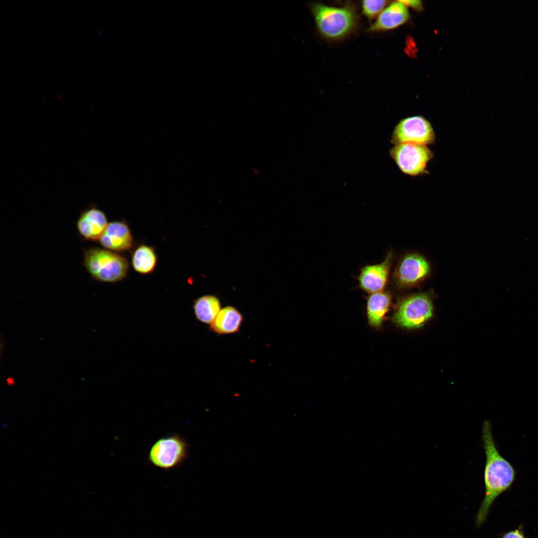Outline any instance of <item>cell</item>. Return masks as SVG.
I'll return each instance as SVG.
<instances>
[{
	"mask_svg": "<svg viewBox=\"0 0 538 538\" xmlns=\"http://www.w3.org/2000/svg\"><path fill=\"white\" fill-rule=\"evenodd\" d=\"M482 441L486 456L483 472L485 492L475 519L478 527L485 521L496 499L511 487L517 476L514 466L500 454L493 437L491 424L487 419L483 423Z\"/></svg>",
	"mask_w": 538,
	"mask_h": 538,
	"instance_id": "obj_1",
	"label": "cell"
},
{
	"mask_svg": "<svg viewBox=\"0 0 538 538\" xmlns=\"http://www.w3.org/2000/svg\"><path fill=\"white\" fill-rule=\"evenodd\" d=\"M310 8L318 32L326 39H342L357 28L358 16L351 5L336 7L318 2Z\"/></svg>",
	"mask_w": 538,
	"mask_h": 538,
	"instance_id": "obj_2",
	"label": "cell"
},
{
	"mask_svg": "<svg viewBox=\"0 0 538 538\" xmlns=\"http://www.w3.org/2000/svg\"><path fill=\"white\" fill-rule=\"evenodd\" d=\"M84 266L93 278L108 283L124 279L129 268L128 261L124 256L99 247H92L84 251Z\"/></svg>",
	"mask_w": 538,
	"mask_h": 538,
	"instance_id": "obj_3",
	"label": "cell"
},
{
	"mask_svg": "<svg viewBox=\"0 0 538 538\" xmlns=\"http://www.w3.org/2000/svg\"><path fill=\"white\" fill-rule=\"evenodd\" d=\"M189 446L180 435L171 434L159 438L151 446L148 461L153 466L168 471L182 464L186 459Z\"/></svg>",
	"mask_w": 538,
	"mask_h": 538,
	"instance_id": "obj_4",
	"label": "cell"
},
{
	"mask_svg": "<svg viewBox=\"0 0 538 538\" xmlns=\"http://www.w3.org/2000/svg\"><path fill=\"white\" fill-rule=\"evenodd\" d=\"M433 304L428 293H417L402 298L399 302L393 320L406 328L422 326L432 316Z\"/></svg>",
	"mask_w": 538,
	"mask_h": 538,
	"instance_id": "obj_5",
	"label": "cell"
},
{
	"mask_svg": "<svg viewBox=\"0 0 538 538\" xmlns=\"http://www.w3.org/2000/svg\"><path fill=\"white\" fill-rule=\"evenodd\" d=\"M390 154L403 173L413 177L426 173L427 164L433 157L427 145L409 143L395 145Z\"/></svg>",
	"mask_w": 538,
	"mask_h": 538,
	"instance_id": "obj_6",
	"label": "cell"
},
{
	"mask_svg": "<svg viewBox=\"0 0 538 538\" xmlns=\"http://www.w3.org/2000/svg\"><path fill=\"white\" fill-rule=\"evenodd\" d=\"M431 271L430 264L423 256L416 253L406 254L401 258L393 271V282L400 289L414 287L424 282Z\"/></svg>",
	"mask_w": 538,
	"mask_h": 538,
	"instance_id": "obj_7",
	"label": "cell"
},
{
	"mask_svg": "<svg viewBox=\"0 0 538 538\" xmlns=\"http://www.w3.org/2000/svg\"><path fill=\"white\" fill-rule=\"evenodd\" d=\"M436 136L431 124L421 116L403 119L395 126L391 136L395 145L414 143L428 145L434 143Z\"/></svg>",
	"mask_w": 538,
	"mask_h": 538,
	"instance_id": "obj_8",
	"label": "cell"
},
{
	"mask_svg": "<svg viewBox=\"0 0 538 538\" xmlns=\"http://www.w3.org/2000/svg\"><path fill=\"white\" fill-rule=\"evenodd\" d=\"M393 259L391 251L381 263L362 268L358 278L359 287L370 293L382 291L388 281Z\"/></svg>",
	"mask_w": 538,
	"mask_h": 538,
	"instance_id": "obj_9",
	"label": "cell"
},
{
	"mask_svg": "<svg viewBox=\"0 0 538 538\" xmlns=\"http://www.w3.org/2000/svg\"><path fill=\"white\" fill-rule=\"evenodd\" d=\"M108 224L105 213L91 205L81 213L76 222V227L84 240L98 241Z\"/></svg>",
	"mask_w": 538,
	"mask_h": 538,
	"instance_id": "obj_10",
	"label": "cell"
},
{
	"mask_svg": "<svg viewBox=\"0 0 538 538\" xmlns=\"http://www.w3.org/2000/svg\"><path fill=\"white\" fill-rule=\"evenodd\" d=\"M98 242L103 248L117 253L130 250L134 244L129 227L120 221L109 223Z\"/></svg>",
	"mask_w": 538,
	"mask_h": 538,
	"instance_id": "obj_11",
	"label": "cell"
},
{
	"mask_svg": "<svg viewBox=\"0 0 538 538\" xmlns=\"http://www.w3.org/2000/svg\"><path fill=\"white\" fill-rule=\"evenodd\" d=\"M407 7L400 0L390 4L368 28L370 32H380L395 29L409 18Z\"/></svg>",
	"mask_w": 538,
	"mask_h": 538,
	"instance_id": "obj_12",
	"label": "cell"
},
{
	"mask_svg": "<svg viewBox=\"0 0 538 538\" xmlns=\"http://www.w3.org/2000/svg\"><path fill=\"white\" fill-rule=\"evenodd\" d=\"M243 315L235 307L229 306L221 309L210 325V330L220 335L239 331L243 322Z\"/></svg>",
	"mask_w": 538,
	"mask_h": 538,
	"instance_id": "obj_13",
	"label": "cell"
},
{
	"mask_svg": "<svg viewBox=\"0 0 538 538\" xmlns=\"http://www.w3.org/2000/svg\"><path fill=\"white\" fill-rule=\"evenodd\" d=\"M391 303V296L389 292L382 291L371 293L367 301V317L371 326H381Z\"/></svg>",
	"mask_w": 538,
	"mask_h": 538,
	"instance_id": "obj_14",
	"label": "cell"
},
{
	"mask_svg": "<svg viewBox=\"0 0 538 538\" xmlns=\"http://www.w3.org/2000/svg\"><path fill=\"white\" fill-rule=\"evenodd\" d=\"M157 256L154 248L141 244L137 247L132 255V265L135 271L141 274L152 273L155 269Z\"/></svg>",
	"mask_w": 538,
	"mask_h": 538,
	"instance_id": "obj_15",
	"label": "cell"
},
{
	"mask_svg": "<svg viewBox=\"0 0 538 538\" xmlns=\"http://www.w3.org/2000/svg\"><path fill=\"white\" fill-rule=\"evenodd\" d=\"M193 308L199 321L210 325L221 309V303L216 296L205 295L194 301Z\"/></svg>",
	"mask_w": 538,
	"mask_h": 538,
	"instance_id": "obj_16",
	"label": "cell"
},
{
	"mask_svg": "<svg viewBox=\"0 0 538 538\" xmlns=\"http://www.w3.org/2000/svg\"><path fill=\"white\" fill-rule=\"evenodd\" d=\"M388 0H364L361 6L363 14L369 20L374 19L388 4Z\"/></svg>",
	"mask_w": 538,
	"mask_h": 538,
	"instance_id": "obj_17",
	"label": "cell"
},
{
	"mask_svg": "<svg viewBox=\"0 0 538 538\" xmlns=\"http://www.w3.org/2000/svg\"><path fill=\"white\" fill-rule=\"evenodd\" d=\"M502 538H526L522 526L505 533Z\"/></svg>",
	"mask_w": 538,
	"mask_h": 538,
	"instance_id": "obj_18",
	"label": "cell"
},
{
	"mask_svg": "<svg viewBox=\"0 0 538 538\" xmlns=\"http://www.w3.org/2000/svg\"><path fill=\"white\" fill-rule=\"evenodd\" d=\"M405 5L410 7L416 10H421L422 9V3L420 0H400Z\"/></svg>",
	"mask_w": 538,
	"mask_h": 538,
	"instance_id": "obj_19",
	"label": "cell"
},
{
	"mask_svg": "<svg viewBox=\"0 0 538 538\" xmlns=\"http://www.w3.org/2000/svg\"><path fill=\"white\" fill-rule=\"evenodd\" d=\"M7 383L8 385H12L14 383V381L12 379L8 378L7 379Z\"/></svg>",
	"mask_w": 538,
	"mask_h": 538,
	"instance_id": "obj_20",
	"label": "cell"
}]
</instances>
